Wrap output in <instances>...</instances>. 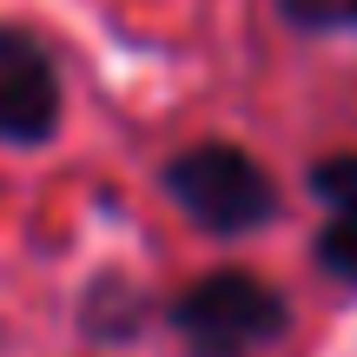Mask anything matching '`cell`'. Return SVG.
<instances>
[{
	"instance_id": "1",
	"label": "cell",
	"mask_w": 357,
	"mask_h": 357,
	"mask_svg": "<svg viewBox=\"0 0 357 357\" xmlns=\"http://www.w3.org/2000/svg\"><path fill=\"white\" fill-rule=\"evenodd\" d=\"M172 331L192 357H252L284 337V298L265 291L252 271H205L192 291H178Z\"/></svg>"
},
{
	"instance_id": "2",
	"label": "cell",
	"mask_w": 357,
	"mask_h": 357,
	"mask_svg": "<svg viewBox=\"0 0 357 357\" xmlns=\"http://www.w3.org/2000/svg\"><path fill=\"white\" fill-rule=\"evenodd\" d=\"M166 192L178 199V212L199 218L205 231H252L278 212L271 178L238 146H192V153H178L166 166Z\"/></svg>"
},
{
	"instance_id": "3",
	"label": "cell",
	"mask_w": 357,
	"mask_h": 357,
	"mask_svg": "<svg viewBox=\"0 0 357 357\" xmlns=\"http://www.w3.org/2000/svg\"><path fill=\"white\" fill-rule=\"evenodd\" d=\"M60 126V73L47 47L20 26H0V139L40 146Z\"/></svg>"
},
{
	"instance_id": "4",
	"label": "cell",
	"mask_w": 357,
	"mask_h": 357,
	"mask_svg": "<svg viewBox=\"0 0 357 357\" xmlns=\"http://www.w3.org/2000/svg\"><path fill=\"white\" fill-rule=\"evenodd\" d=\"M311 192L324 199V231H318V265L331 278L357 284V153L311 166Z\"/></svg>"
},
{
	"instance_id": "5",
	"label": "cell",
	"mask_w": 357,
	"mask_h": 357,
	"mask_svg": "<svg viewBox=\"0 0 357 357\" xmlns=\"http://www.w3.org/2000/svg\"><path fill=\"white\" fill-rule=\"evenodd\" d=\"M79 318H86V331L100 337V344H113V337H132V331H139V291H132L119 271H106V278L86 291Z\"/></svg>"
},
{
	"instance_id": "6",
	"label": "cell",
	"mask_w": 357,
	"mask_h": 357,
	"mask_svg": "<svg viewBox=\"0 0 357 357\" xmlns=\"http://www.w3.org/2000/svg\"><path fill=\"white\" fill-rule=\"evenodd\" d=\"M291 13V26H311V33H331V26H357V0H278Z\"/></svg>"
}]
</instances>
